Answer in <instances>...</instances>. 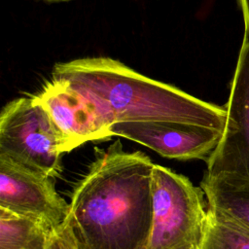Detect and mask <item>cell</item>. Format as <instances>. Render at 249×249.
<instances>
[{"mask_svg": "<svg viewBox=\"0 0 249 249\" xmlns=\"http://www.w3.org/2000/svg\"><path fill=\"white\" fill-rule=\"evenodd\" d=\"M97 151L75 186L65 221L79 249H146L152 227L155 163L120 141Z\"/></svg>", "mask_w": 249, "mask_h": 249, "instance_id": "obj_1", "label": "cell"}, {"mask_svg": "<svg viewBox=\"0 0 249 249\" xmlns=\"http://www.w3.org/2000/svg\"><path fill=\"white\" fill-rule=\"evenodd\" d=\"M53 79L68 83L91 98L111 124L173 121L224 129L226 109L164 83L145 77L106 57L58 63Z\"/></svg>", "mask_w": 249, "mask_h": 249, "instance_id": "obj_2", "label": "cell"}, {"mask_svg": "<svg viewBox=\"0 0 249 249\" xmlns=\"http://www.w3.org/2000/svg\"><path fill=\"white\" fill-rule=\"evenodd\" d=\"M151 187L152 227L146 249H199L208 215L203 191L159 164L154 165Z\"/></svg>", "mask_w": 249, "mask_h": 249, "instance_id": "obj_3", "label": "cell"}, {"mask_svg": "<svg viewBox=\"0 0 249 249\" xmlns=\"http://www.w3.org/2000/svg\"><path fill=\"white\" fill-rule=\"evenodd\" d=\"M72 151L36 95L9 102L0 115V157L50 178L60 173L62 154Z\"/></svg>", "mask_w": 249, "mask_h": 249, "instance_id": "obj_4", "label": "cell"}, {"mask_svg": "<svg viewBox=\"0 0 249 249\" xmlns=\"http://www.w3.org/2000/svg\"><path fill=\"white\" fill-rule=\"evenodd\" d=\"M225 109L222 137L207 159L205 174L249 179V35L245 33Z\"/></svg>", "mask_w": 249, "mask_h": 249, "instance_id": "obj_5", "label": "cell"}, {"mask_svg": "<svg viewBox=\"0 0 249 249\" xmlns=\"http://www.w3.org/2000/svg\"><path fill=\"white\" fill-rule=\"evenodd\" d=\"M0 208L37 220L53 231L65 223L70 205L50 177L0 157Z\"/></svg>", "mask_w": 249, "mask_h": 249, "instance_id": "obj_6", "label": "cell"}, {"mask_svg": "<svg viewBox=\"0 0 249 249\" xmlns=\"http://www.w3.org/2000/svg\"><path fill=\"white\" fill-rule=\"evenodd\" d=\"M111 132L113 136L138 142L164 158L207 160L223 130L182 122L137 121L116 123Z\"/></svg>", "mask_w": 249, "mask_h": 249, "instance_id": "obj_7", "label": "cell"}, {"mask_svg": "<svg viewBox=\"0 0 249 249\" xmlns=\"http://www.w3.org/2000/svg\"><path fill=\"white\" fill-rule=\"evenodd\" d=\"M39 101L66 137L71 150L112 135V124L96 103L68 83L52 79L37 95Z\"/></svg>", "mask_w": 249, "mask_h": 249, "instance_id": "obj_8", "label": "cell"}, {"mask_svg": "<svg viewBox=\"0 0 249 249\" xmlns=\"http://www.w3.org/2000/svg\"><path fill=\"white\" fill-rule=\"evenodd\" d=\"M200 187L209 210L227 215L249 228V179L205 174Z\"/></svg>", "mask_w": 249, "mask_h": 249, "instance_id": "obj_9", "label": "cell"}, {"mask_svg": "<svg viewBox=\"0 0 249 249\" xmlns=\"http://www.w3.org/2000/svg\"><path fill=\"white\" fill-rule=\"evenodd\" d=\"M51 232L37 220L0 208V249H46Z\"/></svg>", "mask_w": 249, "mask_h": 249, "instance_id": "obj_10", "label": "cell"}, {"mask_svg": "<svg viewBox=\"0 0 249 249\" xmlns=\"http://www.w3.org/2000/svg\"><path fill=\"white\" fill-rule=\"evenodd\" d=\"M199 249H249V228L227 215L208 209L206 229Z\"/></svg>", "mask_w": 249, "mask_h": 249, "instance_id": "obj_11", "label": "cell"}, {"mask_svg": "<svg viewBox=\"0 0 249 249\" xmlns=\"http://www.w3.org/2000/svg\"><path fill=\"white\" fill-rule=\"evenodd\" d=\"M46 249H79L66 223L52 231Z\"/></svg>", "mask_w": 249, "mask_h": 249, "instance_id": "obj_12", "label": "cell"}, {"mask_svg": "<svg viewBox=\"0 0 249 249\" xmlns=\"http://www.w3.org/2000/svg\"><path fill=\"white\" fill-rule=\"evenodd\" d=\"M245 23V34L249 35V0H238Z\"/></svg>", "mask_w": 249, "mask_h": 249, "instance_id": "obj_13", "label": "cell"}, {"mask_svg": "<svg viewBox=\"0 0 249 249\" xmlns=\"http://www.w3.org/2000/svg\"><path fill=\"white\" fill-rule=\"evenodd\" d=\"M49 1H67V0H49Z\"/></svg>", "mask_w": 249, "mask_h": 249, "instance_id": "obj_14", "label": "cell"}]
</instances>
